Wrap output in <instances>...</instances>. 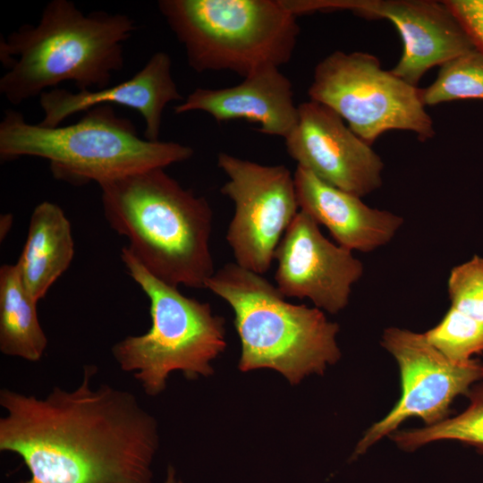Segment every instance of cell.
Returning <instances> with one entry per match:
<instances>
[{"instance_id": "obj_1", "label": "cell", "mask_w": 483, "mask_h": 483, "mask_svg": "<svg viewBox=\"0 0 483 483\" xmlns=\"http://www.w3.org/2000/svg\"><path fill=\"white\" fill-rule=\"evenodd\" d=\"M83 368L72 390L45 397L0 390V451L13 453L30 478L15 483H153L157 421L130 391L91 381Z\"/></svg>"}, {"instance_id": "obj_2", "label": "cell", "mask_w": 483, "mask_h": 483, "mask_svg": "<svg viewBox=\"0 0 483 483\" xmlns=\"http://www.w3.org/2000/svg\"><path fill=\"white\" fill-rule=\"evenodd\" d=\"M110 227L155 277L178 287L205 288L215 274L210 251L213 211L208 200L183 188L165 168L98 184Z\"/></svg>"}, {"instance_id": "obj_3", "label": "cell", "mask_w": 483, "mask_h": 483, "mask_svg": "<svg viewBox=\"0 0 483 483\" xmlns=\"http://www.w3.org/2000/svg\"><path fill=\"white\" fill-rule=\"evenodd\" d=\"M137 29L125 14H84L73 2L52 0L37 25L23 24L0 39L6 69L0 93L13 105L72 81L78 90L107 87L123 67V43Z\"/></svg>"}, {"instance_id": "obj_4", "label": "cell", "mask_w": 483, "mask_h": 483, "mask_svg": "<svg viewBox=\"0 0 483 483\" xmlns=\"http://www.w3.org/2000/svg\"><path fill=\"white\" fill-rule=\"evenodd\" d=\"M30 156L49 161L53 176L73 185L98 184L188 160L193 149L174 141L141 139L133 123L111 105L92 107L67 126L29 123L15 110L0 123L2 162Z\"/></svg>"}, {"instance_id": "obj_5", "label": "cell", "mask_w": 483, "mask_h": 483, "mask_svg": "<svg viewBox=\"0 0 483 483\" xmlns=\"http://www.w3.org/2000/svg\"><path fill=\"white\" fill-rule=\"evenodd\" d=\"M205 288L225 301L241 341L240 370L271 369L292 385L321 375L341 357L339 326L318 308L288 302L262 275L226 263Z\"/></svg>"}, {"instance_id": "obj_6", "label": "cell", "mask_w": 483, "mask_h": 483, "mask_svg": "<svg viewBox=\"0 0 483 483\" xmlns=\"http://www.w3.org/2000/svg\"><path fill=\"white\" fill-rule=\"evenodd\" d=\"M158 9L197 72L231 71L246 78L287 64L297 15L282 0H160Z\"/></svg>"}, {"instance_id": "obj_7", "label": "cell", "mask_w": 483, "mask_h": 483, "mask_svg": "<svg viewBox=\"0 0 483 483\" xmlns=\"http://www.w3.org/2000/svg\"><path fill=\"white\" fill-rule=\"evenodd\" d=\"M121 258L149 300L151 326L147 333L128 335L112 346L119 368L131 373L149 396L160 394L174 371L187 379L211 375V362L226 345L224 318L213 313L209 303L155 277L127 246Z\"/></svg>"}, {"instance_id": "obj_8", "label": "cell", "mask_w": 483, "mask_h": 483, "mask_svg": "<svg viewBox=\"0 0 483 483\" xmlns=\"http://www.w3.org/2000/svg\"><path fill=\"white\" fill-rule=\"evenodd\" d=\"M308 93L370 146L390 130L412 131L421 141L436 133L421 89L384 70L369 53H331L315 67Z\"/></svg>"}, {"instance_id": "obj_9", "label": "cell", "mask_w": 483, "mask_h": 483, "mask_svg": "<svg viewBox=\"0 0 483 483\" xmlns=\"http://www.w3.org/2000/svg\"><path fill=\"white\" fill-rule=\"evenodd\" d=\"M228 180L220 191L234 204L226 232L235 263L263 275L299 212L294 178L283 165H264L228 153L217 155Z\"/></svg>"}, {"instance_id": "obj_10", "label": "cell", "mask_w": 483, "mask_h": 483, "mask_svg": "<svg viewBox=\"0 0 483 483\" xmlns=\"http://www.w3.org/2000/svg\"><path fill=\"white\" fill-rule=\"evenodd\" d=\"M381 344L398 364L402 395L394 408L365 432L353 458L392 435L407 419L419 418L427 426L445 420L454 398L468 394L470 386L483 377V364L479 360H453L431 344L424 333L388 327Z\"/></svg>"}, {"instance_id": "obj_11", "label": "cell", "mask_w": 483, "mask_h": 483, "mask_svg": "<svg viewBox=\"0 0 483 483\" xmlns=\"http://www.w3.org/2000/svg\"><path fill=\"white\" fill-rule=\"evenodd\" d=\"M297 16L316 11H351L366 18L389 20L403 51L390 71L416 86L432 67L476 48L445 1L428 0H284Z\"/></svg>"}, {"instance_id": "obj_12", "label": "cell", "mask_w": 483, "mask_h": 483, "mask_svg": "<svg viewBox=\"0 0 483 483\" xmlns=\"http://www.w3.org/2000/svg\"><path fill=\"white\" fill-rule=\"evenodd\" d=\"M275 286L285 297L307 298L335 314L349 302L364 267L352 251L326 239L319 225L299 210L275 252Z\"/></svg>"}, {"instance_id": "obj_13", "label": "cell", "mask_w": 483, "mask_h": 483, "mask_svg": "<svg viewBox=\"0 0 483 483\" xmlns=\"http://www.w3.org/2000/svg\"><path fill=\"white\" fill-rule=\"evenodd\" d=\"M298 112L297 123L284 140L299 166L360 198L380 188L381 157L338 114L313 100L300 104Z\"/></svg>"}, {"instance_id": "obj_14", "label": "cell", "mask_w": 483, "mask_h": 483, "mask_svg": "<svg viewBox=\"0 0 483 483\" xmlns=\"http://www.w3.org/2000/svg\"><path fill=\"white\" fill-rule=\"evenodd\" d=\"M183 100L172 74V60L165 52L152 55L131 79L101 89L72 92L55 88L39 96L45 127H57L71 115L92 107L116 104L134 109L145 122L144 137L157 141L164 109L172 101Z\"/></svg>"}, {"instance_id": "obj_15", "label": "cell", "mask_w": 483, "mask_h": 483, "mask_svg": "<svg viewBox=\"0 0 483 483\" xmlns=\"http://www.w3.org/2000/svg\"><path fill=\"white\" fill-rule=\"evenodd\" d=\"M174 110L177 114L202 111L217 123H257L258 131L284 139L293 130L299 116L292 84L277 67L259 70L233 87L197 88Z\"/></svg>"}, {"instance_id": "obj_16", "label": "cell", "mask_w": 483, "mask_h": 483, "mask_svg": "<svg viewBox=\"0 0 483 483\" xmlns=\"http://www.w3.org/2000/svg\"><path fill=\"white\" fill-rule=\"evenodd\" d=\"M300 210L327 228L336 244L352 251L370 252L390 242L403 219L373 208L361 198L342 191L297 165L293 174Z\"/></svg>"}, {"instance_id": "obj_17", "label": "cell", "mask_w": 483, "mask_h": 483, "mask_svg": "<svg viewBox=\"0 0 483 483\" xmlns=\"http://www.w3.org/2000/svg\"><path fill=\"white\" fill-rule=\"evenodd\" d=\"M450 308L424 333L428 342L456 361L483 352V258L454 267L447 280Z\"/></svg>"}, {"instance_id": "obj_18", "label": "cell", "mask_w": 483, "mask_h": 483, "mask_svg": "<svg viewBox=\"0 0 483 483\" xmlns=\"http://www.w3.org/2000/svg\"><path fill=\"white\" fill-rule=\"evenodd\" d=\"M74 256L69 219L55 203L38 204L16 267L32 299L38 302L68 269Z\"/></svg>"}, {"instance_id": "obj_19", "label": "cell", "mask_w": 483, "mask_h": 483, "mask_svg": "<svg viewBox=\"0 0 483 483\" xmlns=\"http://www.w3.org/2000/svg\"><path fill=\"white\" fill-rule=\"evenodd\" d=\"M37 304L25 288L16 265L0 267V351L28 361L41 360L48 344Z\"/></svg>"}, {"instance_id": "obj_20", "label": "cell", "mask_w": 483, "mask_h": 483, "mask_svg": "<svg viewBox=\"0 0 483 483\" xmlns=\"http://www.w3.org/2000/svg\"><path fill=\"white\" fill-rule=\"evenodd\" d=\"M470 404L457 416L421 428L395 431L392 440L404 451L440 440H456L483 452V384L468 393Z\"/></svg>"}, {"instance_id": "obj_21", "label": "cell", "mask_w": 483, "mask_h": 483, "mask_svg": "<svg viewBox=\"0 0 483 483\" xmlns=\"http://www.w3.org/2000/svg\"><path fill=\"white\" fill-rule=\"evenodd\" d=\"M421 97L425 106L483 99V53L474 48L442 64L435 81L421 89Z\"/></svg>"}, {"instance_id": "obj_22", "label": "cell", "mask_w": 483, "mask_h": 483, "mask_svg": "<svg viewBox=\"0 0 483 483\" xmlns=\"http://www.w3.org/2000/svg\"><path fill=\"white\" fill-rule=\"evenodd\" d=\"M466 29L477 49L483 53V0H446Z\"/></svg>"}, {"instance_id": "obj_23", "label": "cell", "mask_w": 483, "mask_h": 483, "mask_svg": "<svg viewBox=\"0 0 483 483\" xmlns=\"http://www.w3.org/2000/svg\"><path fill=\"white\" fill-rule=\"evenodd\" d=\"M12 221H13V216H12L11 214H4V215L1 216V220H0V239H1V241L3 240V238L5 237L8 231L10 230V228L12 226Z\"/></svg>"}, {"instance_id": "obj_24", "label": "cell", "mask_w": 483, "mask_h": 483, "mask_svg": "<svg viewBox=\"0 0 483 483\" xmlns=\"http://www.w3.org/2000/svg\"><path fill=\"white\" fill-rule=\"evenodd\" d=\"M164 483H182V481L178 479L174 468L171 465L167 467L166 476Z\"/></svg>"}]
</instances>
